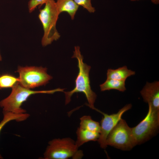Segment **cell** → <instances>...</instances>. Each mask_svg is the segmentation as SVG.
<instances>
[{"instance_id": "obj_1", "label": "cell", "mask_w": 159, "mask_h": 159, "mask_svg": "<svg viewBox=\"0 0 159 159\" xmlns=\"http://www.w3.org/2000/svg\"><path fill=\"white\" fill-rule=\"evenodd\" d=\"M72 58L77 60L79 72L75 81L74 88L70 91L64 92L65 95V104H68L71 98L75 93L82 92L85 95L88 104L86 105L90 108L95 110L94 103L97 98L96 94L91 89L90 85L89 72L91 66L83 62V57L81 54L79 46H75Z\"/></svg>"}, {"instance_id": "obj_2", "label": "cell", "mask_w": 159, "mask_h": 159, "mask_svg": "<svg viewBox=\"0 0 159 159\" xmlns=\"http://www.w3.org/2000/svg\"><path fill=\"white\" fill-rule=\"evenodd\" d=\"M12 88L10 95L0 102V106L3 109V113H26V110L22 108L21 106L31 95L39 93L52 94L57 92H63L64 90L57 88L49 90L34 91L23 87L18 82Z\"/></svg>"}, {"instance_id": "obj_3", "label": "cell", "mask_w": 159, "mask_h": 159, "mask_svg": "<svg viewBox=\"0 0 159 159\" xmlns=\"http://www.w3.org/2000/svg\"><path fill=\"white\" fill-rule=\"evenodd\" d=\"M44 7L39 10L38 17L42 24L44 34L41 43L43 46L50 44L59 39L60 35L56 28L59 14L54 0H48Z\"/></svg>"}, {"instance_id": "obj_4", "label": "cell", "mask_w": 159, "mask_h": 159, "mask_svg": "<svg viewBox=\"0 0 159 159\" xmlns=\"http://www.w3.org/2000/svg\"><path fill=\"white\" fill-rule=\"evenodd\" d=\"M75 142L69 138H55L49 141L44 154L45 159L81 158L82 151L78 150Z\"/></svg>"}, {"instance_id": "obj_5", "label": "cell", "mask_w": 159, "mask_h": 159, "mask_svg": "<svg viewBox=\"0 0 159 159\" xmlns=\"http://www.w3.org/2000/svg\"><path fill=\"white\" fill-rule=\"evenodd\" d=\"M106 143L107 146L124 151L130 150L136 145L132 128L122 118L109 134Z\"/></svg>"}, {"instance_id": "obj_6", "label": "cell", "mask_w": 159, "mask_h": 159, "mask_svg": "<svg viewBox=\"0 0 159 159\" xmlns=\"http://www.w3.org/2000/svg\"><path fill=\"white\" fill-rule=\"evenodd\" d=\"M148 110L145 117L136 126L132 128L136 145L142 144L155 135L159 127V111L148 105Z\"/></svg>"}, {"instance_id": "obj_7", "label": "cell", "mask_w": 159, "mask_h": 159, "mask_svg": "<svg viewBox=\"0 0 159 159\" xmlns=\"http://www.w3.org/2000/svg\"><path fill=\"white\" fill-rule=\"evenodd\" d=\"M17 72L19 76L18 83L29 89L45 85L52 78L47 74V68L41 67L19 66Z\"/></svg>"}, {"instance_id": "obj_8", "label": "cell", "mask_w": 159, "mask_h": 159, "mask_svg": "<svg viewBox=\"0 0 159 159\" xmlns=\"http://www.w3.org/2000/svg\"><path fill=\"white\" fill-rule=\"evenodd\" d=\"M132 107L131 104H127L120 109L117 113L110 115L103 112L97 109H96V111L103 115L100 121V132L97 140L102 148L105 149L106 148L107 145L106 141L109 134L121 119L123 114L130 109Z\"/></svg>"}, {"instance_id": "obj_9", "label": "cell", "mask_w": 159, "mask_h": 159, "mask_svg": "<svg viewBox=\"0 0 159 159\" xmlns=\"http://www.w3.org/2000/svg\"><path fill=\"white\" fill-rule=\"evenodd\" d=\"M144 101L154 110L159 111V82H147L140 91Z\"/></svg>"}, {"instance_id": "obj_10", "label": "cell", "mask_w": 159, "mask_h": 159, "mask_svg": "<svg viewBox=\"0 0 159 159\" xmlns=\"http://www.w3.org/2000/svg\"><path fill=\"white\" fill-rule=\"evenodd\" d=\"M77 139L75 143L79 148L84 143L90 141L98 140L100 133L82 129L79 127L76 131Z\"/></svg>"}, {"instance_id": "obj_11", "label": "cell", "mask_w": 159, "mask_h": 159, "mask_svg": "<svg viewBox=\"0 0 159 159\" xmlns=\"http://www.w3.org/2000/svg\"><path fill=\"white\" fill-rule=\"evenodd\" d=\"M135 71L128 69L126 66L116 69H108L107 72V79H113L125 81L128 77L135 75Z\"/></svg>"}, {"instance_id": "obj_12", "label": "cell", "mask_w": 159, "mask_h": 159, "mask_svg": "<svg viewBox=\"0 0 159 159\" xmlns=\"http://www.w3.org/2000/svg\"><path fill=\"white\" fill-rule=\"evenodd\" d=\"M56 3L59 14L66 12L69 14L72 20L74 19L79 6L73 0H57Z\"/></svg>"}, {"instance_id": "obj_13", "label": "cell", "mask_w": 159, "mask_h": 159, "mask_svg": "<svg viewBox=\"0 0 159 159\" xmlns=\"http://www.w3.org/2000/svg\"><path fill=\"white\" fill-rule=\"evenodd\" d=\"M79 127L93 132L100 133V125L99 122L95 121L90 115H84L80 118Z\"/></svg>"}, {"instance_id": "obj_14", "label": "cell", "mask_w": 159, "mask_h": 159, "mask_svg": "<svg viewBox=\"0 0 159 159\" xmlns=\"http://www.w3.org/2000/svg\"><path fill=\"white\" fill-rule=\"evenodd\" d=\"M125 85V81L113 79H107L100 86L102 91L115 90L124 92L126 90Z\"/></svg>"}, {"instance_id": "obj_15", "label": "cell", "mask_w": 159, "mask_h": 159, "mask_svg": "<svg viewBox=\"0 0 159 159\" xmlns=\"http://www.w3.org/2000/svg\"><path fill=\"white\" fill-rule=\"evenodd\" d=\"M4 117L3 120L0 122V133L3 127L9 122L15 120L18 122L24 120L29 116V115L26 113H16L11 112L3 113ZM0 154V158H2Z\"/></svg>"}, {"instance_id": "obj_16", "label": "cell", "mask_w": 159, "mask_h": 159, "mask_svg": "<svg viewBox=\"0 0 159 159\" xmlns=\"http://www.w3.org/2000/svg\"><path fill=\"white\" fill-rule=\"evenodd\" d=\"M19 81L16 78L11 75L5 74L0 76V89L12 87Z\"/></svg>"}, {"instance_id": "obj_17", "label": "cell", "mask_w": 159, "mask_h": 159, "mask_svg": "<svg viewBox=\"0 0 159 159\" xmlns=\"http://www.w3.org/2000/svg\"><path fill=\"white\" fill-rule=\"evenodd\" d=\"M79 6H82L90 13H94L95 9L92 5L91 0H73Z\"/></svg>"}, {"instance_id": "obj_18", "label": "cell", "mask_w": 159, "mask_h": 159, "mask_svg": "<svg viewBox=\"0 0 159 159\" xmlns=\"http://www.w3.org/2000/svg\"><path fill=\"white\" fill-rule=\"evenodd\" d=\"M48 0H30L28 2V8L30 13L32 12L37 6L41 7Z\"/></svg>"}, {"instance_id": "obj_19", "label": "cell", "mask_w": 159, "mask_h": 159, "mask_svg": "<svg viewBox=\"0 0 159 159\" xmlns=\"http://www.w3.org/2000/svg\"><path fill=\"white\" fill-rule=\"evenodd\" d=\"M152 3L155 4H159V0H151Z\"/></svg>"}, {"instance_id": "obj_20", "label": "cell", "mask_w": 159, "mask_h": 159, "mask_svg": "<svg viewBox=\"0 0 159 159\" xmlns=\"http://www.w3.org/2000/svg\"><path fill=\"white\" fill-rule=\"evenodd\" d=\"M1 59H2V58H1V57L0 53V61H1Z\"/></svg>"}, {"instance_id": "obj_21", "label": "cell", "mask_w": 159, "mask_h": 159, "mask_svg": "<svg viewBox=\"0 0 159 159\" xmlns=\"http://www.w3.org/2000/svg\"><path fill=\"white\" fill-rule=\"evenodd\" d=\"M139 0H130V1H139Z\"/></svg>"}]
</instances>
